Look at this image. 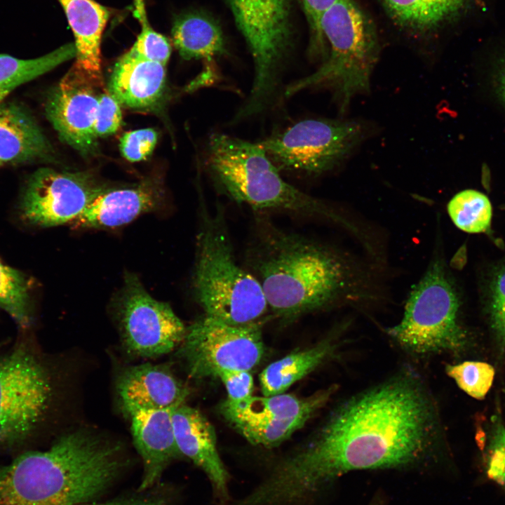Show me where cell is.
Returning <instances> with one entry per match:
<instances>
[{"label":"cell","instance_id":"obj_17","mask_svg":"<svg viewBox=\"0 0 505 505\" xmlns=\"http://www.w3.org/2000/svg\"><path fill=\"white\" fill-rule=\"evenodd\" d=\"M122 410L128 414L140 410L177 407L184 403L189 389L163 365L143 363L126 368L116 383Z\"/></svg>","mask_w":505,"mask_h":505},{"label":"cell","instance_id":"obj_19","mask_svg":"<svg viewBox=\"0 0 505 505\" xmlns=\"http://www.w3.org/2000/svg\"><path fill=\"white\" fill-rule=\"evenodd\" d=\"M161 201V190L151 182L130 187L106 188L74 224L90 229L119 227L156 209Z\"/></svg>","mask_w":505,"mask_h":505},{"label":"cell","instance_id":"obj_12","mask_svg":"<svg viewBox=\"0 0 505 505\" xmlns=\"http://www.w3.org/2000/svg\"><path fill=\"white\" fill-rule=\"evenodd\" d=\"M116 309L121 340L130 354L156 358L184 339L187 328L180 318L168 304L154 298L134 274H125Z\"/></svg>","mask_w":505,"mask_h":505},{"label":"cell","instance_id":"obj_14","mask_svg":"<svg viewBox=\"0 0 505 505\" xmlns=\"http://www.w3.org/2000/svg\"><path fill=\"white\" fill-rule=\"evenodd\" d=\"M105 189L88 173L41 168L27 180L20 213L29 223L43 227L74 222Z\"/></svg>","mask_w":505,"mask_h":505},{"label":"cell","instance_id":"obj_3","mask_svg":"<svg viewBox=\"0 0 505 505\" xmlns=\"http://www.w3.org/2000/svg\"><path fill=\"white\" fill-rule=\"evenodd\" d=\"M121 447L84 430L0 467V505H83L123 467Z\"/></svg>","mask_w":505,"mask_h":505},{"label":"cell","instance_id":"obj_34","mask_svg":"<svg viewBox=\"0 0 505 505\" xmlns=\"http://www.w3.org/2000/svg\"><path fill=\"white\" fill-rule=\"evenodd\" d=\"M487 297L492 325L505 341V264L494 272Z\"/></svg>","mask_w":505,"mask_h":505},{"label":"cell","instance_id":"obj_10","mask_svg":"<svg viewBox=\"0 0 505 505\" xmlns=\"http://www.w3.org/2000/svg\"><path fill=\"white\" fill-rule=\"evenodd\" d=\"M262 325L260 321L231 325L203 314L187 328L180 344L189 375L217 377L222 371H250L264 353Z\"/></svg>","mask_w":505,"mask_h":505},{"label":"cell","instance_id":"obj_2","mask_svg":"<svg viewBox=\"0 0 505 505\" xmlns=\"http://www.w3.org/2000/svg\"><path fill=\"white\" fill-rule=\"evenodd\" d=\"M255 219L247 269L281 321L292 322L358 292L360 278L339 253L276 226L262 213Z\"/></svg>","mask_w":505,"mask_h":505},{"label":"cell","instance_id":"obj_18","mask_svg":"<svg viewBox=\"0 0 505 505\" xmlns=\"http://www.w3.org/2000/svg\"><path fill=\"white\" fill-rule=\"evenodd\" d=\"M175 408L140 410L127 415L134 445L143 462L140 490L154 485L167 466L182 455L176 444L172 422Z\"/></svg>","mask_w":505,"mask_h":505},{"label":"cell","instance_id":"obj_23","mask_svg":"<svg viewBox=\"0 0 505 505\" xmlns=\"http://www.w3.org/2000/svg\"><path fill=\"white\" fill-rule=\"evenodd\" d=\"M172 39L182 58L212 60L226 53L222 29L207 14L189 11L177 16L172 27Z\"/></svg>","mask_w":505,"mask_h":505},{"label":"cell","instance_id":"obj_20","mask_svg":"<svg viewBox=\"0 0 505 505\" xmlns=\"http://www.w3.org/2000/svg\"><path fill=\"white\" fill-rule=\"evenodd\" d=\"M166 81L165 65L139 58L128 50L114 67L109 93L125 107L149 109L161 100Z\"/></svg>","mask_w":505,"mask_h":505},{"label":"cell","instance_id":"obj_37","mask_svg":"<svg viewBox=\"0 0 505 505\" xmlns=\"http://www.w3.org/2000/svg\"><path fill=\"white\" fill-rule=\"evenodd\" d=\"M495 89L499 99L505 105V54L499 61L494 74Z\"/></svg>","mask_w":505,"mask_h":505},{"label":"cell","instance_id":"obj_16","mask_svg":"<svg viewBox=\"0 0 505 505\" xmlns=\"http://www.w3.org/2000/svg\"><path fill=\"white\" fill-rule=\"evenodd\" d=\"M172 422L181 454L198 466L208 476L214 492L221 499H225L229 474L217 451L212 424L198 410L185 403L173 410Z\"/></svg>","mask_w":505,"mask_h":505},{"label":"cell","instance_id":"obj_27","mask_svg":"<svg viewBox=\"0 0 505 505\" xmlns=\"http://www.w3.org/2000/svg\"><path fill=\"white\" fill-rule=\"evenodd\" d=\"M447 209L454 225L465 232L482 233L490 229L492 205L487 196L478 191L458 192L450 200Z\"/></svg>","mask_w":505,"mask_h":505},{"label":"cell","instance_id":"obj_9","mask_svg":"<svg viewBox=\"0 0 505 505\" xmlns=\"http://www.w3.org/2000/svg\"><path fill=\"white\" fill-rule=\"evenodd\" d=\"M363 135L355 121L305 119L258 143L280 172L315 176L338 166Z\"/></svg>","mask_w":505,"mask_h":505},{"label":"cell","instance_id":"obj_35","mask_svg":"<svg viewBox=\"0 0 505 505\" xmlns=\"http://www.w3.org/2000/svg\"><path fill=\"white\" fill-rule=\"evenodd\" d=\"M217 378L221 380L227 390V399L239 401L252 396L254 382L250 371H222L219 373Z\"/></svg>","mask_w":505,"mask_h":505},{"label":"cell","instance_id":"obj_36","mask_svg":"<svg viewBox=\"0 0 505 505\" xmlns=\"http://www.w3.org/2000/svg\"><path fill=\"white\" fill-rule=\"evenodd\" d=\"M309 22L312 35L314 52H323L324 38L320 28L323 13L337 0H299Z\"/></svg>","mask_w":505,"mask_h":505},{"label":"cell","instance_id":"obj_38","mask_svg":"<svg viewBox=\"0 0 505 505\" xmlns=\"http://www.w3.org/2000/svg\"><path fill=\"white\" fill-rule=\"evenodd\" d=\"M86 505H166L164 499L159 497H147L119 500L100 504H90Z\"/></svg>","mask_w":505,"mask_h":505},{"label":"cell","instance_id":"obj_4","mask_svg":"<svg viewBox=\"0 0 505 505\" xmlns=\"http://www.w3.org/2000/svg\"><path fill=\"white\" fill-rule=\"evenodd\" d=\"M206 166L219 191L259 213L274 210L342 221L324 201L284 180L259 143L213 133L208 142Z\"/></svg>","mask_w":505,"mask_h":505},{"label":"cell","instance_id":"obj_13","mask_svg":"<svg viewBox=\"0 0 505 505\" xmlns=\"http://www.w3.org/2000/svg\"><path fill=\"white\" fill-rule=\"evenodd\" d=\"M52 396L47 371L18 349L0 361V443L26 438L43 419Z\"/></svg>","mask_w":505,"mask_h":505},{"label":"cell","instance_id":"obj_28","mask_svg":"<svg viewBox=\"0 0 505 505\" xmlns=\"http://www.w3.org/2000/svg\"><path fill=\"white\" fill-rule=\"evenodd\" d=\"M0 309L21 327L26 328L29 325V281L23 274L4 264L1 260Z\"/></svg>","mask_w":505,"mask_h":505},{"label":"cell","instance_id":"obj_7","mask_svg":"<svg viewBox=\"0 0 505 505\" xmlns=\"http://www.w3.org/2000/svg\"><path fill=\"white\" fill-rule=\"evenodd\" d=\"M460 305L459 292L444 262L434 258L411 288L400 321L387 333L411 354L458 353L467 342L459 321Z\"/></svg>","mask_w":505,"mask_h":505},{"label":"cell","instance_id":"obj_21","mask_svg":"<svg viewBox=\"0 0 505 505\" xmlns=\"http://www.w3.org/2000/svg\"><path fill=\"white\" fill-rule=\"evenodd\" d=\"M53 153L51 144L27 109L15 103H0L1 162L50 161Z\"/></svg>","mask_w":505,"mask_h":505},{"label":"cell","instance_id":"obj_15","mask_svg":"<svg viewBox=\"0 0 505 505\" xmlns=\"http://www.w3.org/2000/svg\"><path fill=\"white\" fill-rule=\"evenodd\" d=\"M98 84L100 80L73 65L50 91L45 104L46 116L60 138L83 154L93 152L97 146Z\"/></svg>","mask_w":505,"mask_h":505},{"label":"cell","instance_id":"obj_11","mask_svg":"<svg viewBox=\"0 0 505 505\" xmlns=\"http://www.w3.org/2000/svg\"><path fill=\"white\" fill-rule=\"evenodd\" d=\"M336 386L301 398L294 394L251 396L239 401L224 400L220 412L249 443L275 447L288 438L329 400Z\"/></svg>","mask_w":505,"mask_h":505},{"label":"cell","instance_id":"obj_8","mask_svg":"<svg viewBox=\"0 0 505 505\" xmlns=\"http://www.w3.org/2000/svg\"><path fill=\"white\" fill-rule=\"evenodd\" d=\"M236 25L252 56L250 94L233 119L260 114L276 102L290 46L288 0H227Z\"/></svg>","mask_w":505,"mask_h":505},{"label":"cell","instance_id":"obj_26","mask_svg":"<svg viewBox=\"0 0 505 505\" xmlns=\"http://www.w3.org/2000/svg\"><path fill=\"white\" fill-rule=\"evenodd\" d=\"M398 22L415 29H427L459 13L467 0H382Z\"/></svg>","mask_w":505,"mask_h":505},{"label":"cell","instance_id":"obj_39","mask_svg":"<svg viewBox=\"0 0 505 505\" xmlns=\"http://www.w3.org/2000/svg\"><path fill=\"white\" fill-rule=\"evenodd\" d=\"M369 505H384L383 504L378 502V501H372L370 502Z\"/></svg>","mask_w":505,"mask_h":505},{"label":"cell","instance_id":"obj_29","mask_svg":"<svg viewBox=\"0 0 505 505\" xmlns=\"http://www.w3.org/2000/svg\"><path fill=\"white\" fill-rule=\"evenodd\" d=\"M135 15L141 25V31L136 41L129 50L144 60L166 65L171 53V46L167 38L154 31L147 20L143 0H134Z\"/></svg>","mask_w":505,"mask_h":505},{"label":"cell","instance_id":"obj_24","mask_svg":"<svg viewBox=\"0 0 505 505\" xmlns=\"http://www.w3.org/2000/svg\"><path fill=\"white\" fill-rule=\"evenodd\" d=\"M334 349L332 342L324 341L314 347L292 353L271 363L260 375L263 396L285 393L291 385L328 359Z\"/></svg>","mask_w":505,"mask_h":505},{"label":"cell","instance_id":"obj_5","mask_svg":"<svg viewBox=\"0 0 505 505\" xmlns=\"http://www.w3.org/2000/svg\"><path fill=\"white\" fill-rule=\"evenodd\" d=\"M193 292L205 315L231 325L260 321L269 310L259 281L236 260L220 204L201 208Z\"/></svg>","mask_w":505,"mask_h":505},{"label":"cell","instance_id":"obj_6","mask_svg":"<svg viewBox=\"0 0 505 505\" xmlns=\"http://www.w3.org/2000/svg\"><path fill=\"white\" fill-rule=\"evenodd\" d=\"M320 28L330 46V55L315 72L288 85L284 95L314 87L330 88L344 111L356 95L370 90L378 55L377 40L352 0H337L328 8L321 18Z\"/></svg>","mask_w":505,"mask_h":505},{"label":"cell","instance_id":"obj_31","mask_svg":"<svg viewBox=\"0 0 505 505\" xmlns=\"http://www.w3.org/2000/svg\"><path fill=\"white\" fill-rule=\"evenodd\" d=\"M157 139L158 134L152 128L129 131L121 137L119 149L122 156L128 161H141L152 153Z\"/></svg>","mask_w":505,"mask_h":505},{"label":"cell","instance_id":"obj_40","mask_svg":"<svg viewBox=\"0 0 505 505\" xmlns=\"http://www.w3.org/2000/svg\"><path fill=\"white\" fill-rule=\"evenodd\" d=\"M1 163H2V162H1V160H0V165H1Z\"/></svg>","mask_w":505,"mask_h":505},{"label":"cell","instance_id":"obj_32","mask_svg":"<svg viewBox=\"0 0 505 505\" xmlns=\"http://www.w3.org/2000/svg\"><path fill=\"white\" fill-rule=\"evenodd\" d=\"M487 477L505 490V426L498 424L492 433L485 461Z\"/></svg>","mask_w":505,"mask_h":505},{"label":"cell","instance_id":"obj_30","mask_svg":"<svg viewBox=\"0 0 505 505\" xmlns=\"http://www.w3.org/2000/svg\"><path fill=\"white\" fill-rule=\"evenodd\" d=\"M445 370L462 390L476 399L484 398L494 377L493 367L484 362L464 361L447 365Z\"/></svg>","mask_w":505,"mask_h":505},{"label":"cell","instance_id":"obj_1","mask_svg":"<svg viewBox=\"0 0 505 505\" xmlns=\"http://www.w3.org/2000/svg\"><path fill=\"white\" fill-rule=\"evenodd\" d=\"M439 452L432 398L415 373L403 371L339 405L253 496L258 505H302L350 472L426 469Z\"/></svg>","mask_w":505,"mask_h":505},{"label":"cell","instance_id":"obj_33","mask_svg":"<svg viewBox=\"0 0 505 505\" xmlns=\"http://www.w3.org/2000/svg\"><path fill=\"white\" fill-rule=\"evenodd\" d=\"M118 101L109 93L100 95L94 133L97 137L114 134L122 125V113Z\"/></svg>","mask_w":505,"mask_h":505},{"label":"cell","instance_id":"obj_22","mask_svg":"<svg viewBox=\"0 0 505 505\" xmlns=\"http://www.w3.org/2000/svg\"><path fill=\"white\" fill-rule=\"evenodd\" d=\"M58 1L74 36V65L93 78L102 80L100 46L110 11L94 0Z\"/></svg>","mask_w":505,"mask_h":505},{"label":"cell","instance_id":"obj_25","mask_svg":"<svg viewBox=\"0 0 505 505\" xmlns=\"http://www.w3.org/2000/svg\"><path fill=\"white\" fill-rule=\"evenodd\" d=\"M74 43L59 47L43 56L20 59L0 53V103L16 88L74 58Z\"/></svg>","mask_w":505,"mask_h":505}]
</instances>
